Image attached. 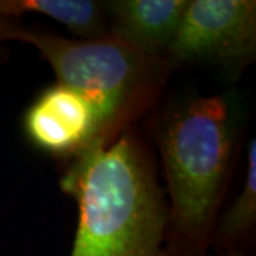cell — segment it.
Returning <instances> with one entry per match:
<instances>
[{"instance_id": "obj_7", "label": "cell", "mask_w": 256, "mask_h": 256, "mask_svg": "<svg viewBox=\"0 0 256 256\" xmlns=\"http://www.w3.org/2000/svg\"><path fill=\"white\" fill-rule=\"evenodd\" d=\"M42 14L62 23L84 40L111 34L106 3L92 0H0V16L18 20L23 14Z\"/></svg>"}, {"instance_id": "obj_10", "label": "cell", "mask_w": 256, "mask_h": 256, "mask_svg": "<svg viewBox=\"0 0 256 256\" xmlns=\"http://www.w3.org/2000/svg\"><path fill=\"white\" fill-rule=\"evenodd\" d=\"M218 256H249L246 252H240V250H225V252H220Z\"/></svg>"}, {"instance_id": "obj_2", "label": "cell", "mask_w": 256, "mask_h": 256, "mask_svg": "<svg viewBox=\"0 0 256 256\" xmlns=\"http://www.w3.org/2000/svg\"><path fill=\"white\" fill-rule=\"evenodd\" d=\"M240 110L236 97H191L164 112L156 141L168 188L166 249L206 256L236 164Z\"/></svg>"}, {"instance_id": "obj_9", "label": "cell", "mask_w": 256, "mask_h": 256, "mask_svg": "<svg viewBox=\"0 0 256 256\" xmlns=\"http://www.w3.org/2000/svg\"><path fill=\"white\" fill-rule=\"evenodd\" d=\"M24 28H26L23 24H20L18 20L0 16V56L4 50V43L20 42Z\"/></svg>"}, {"instance_id": "obj_4", "label": "cell", "mask_w": 256, "mask_h": 256, "mask_svg": "<svg viewBox=\"0 0 256 256\" xmlns=\"http://www.w3.org/2000/svg\"><path fill=\"white\" fill-rule=\"evenodd\" d=\"M255 54L256 2L191 0L165 58L172 70L201 64L236 77Z\"/></svg>"}, {"instance_id": "obj_8", "label": "cell", "mask_w": 256, "mask_h": 256, "mask_svg": "<svg viewBox=\"0 0 256 256\" xmlns=\"http://www.w3.org/2000/svg\"><path fill=\"white\" fill-rule=\"evenodd\" d=\"M256 225V144L249 141L244 186L214 228L210 248L218 252H246Z\"/></svg>"}, {"instance_id": "obj_3", "label": "cell", "mask_w": 256, "mask_h": 256, "mask_svg": "<svg viewBox=\"0 0 256 256\" xmlns=\"http://www.w3.org/2000/svg\"><path fill=\"white\" fill-rule=\"evenodd\" d=\"M20 42L34 46L57 82L82 96L94 110V146H107L154 108L172 67L118 37L73 40L24 28ZM92 146V148H94Z\"/></svg>"}, {"instance_id": "obj_6", "label": "cell", "mask_w": 256, "mask_h": 256, "mask_svg": "<svg viewBox=\"0 0 256 256\" xmlns=\"http://www.w3.org/2000/svg\"><path fill=\"white\" fill-rule=\"evenodd\" d=\"M186 3V0L106 2L111 34L146 54L165 58Z\"/></svg>"}, {"instance_id": "obj_5", "label": "cell", "mask_w": 256, "mask_h": 256, "mask_svg": "<svg viewBox=\"0 0 256 256\" xmlns=\"http://www.w3.org/2000/svg\"><path fill=\"white\" fill-rule=\"evenodd\" d=\"M23 128L38 150L70 162L94 146L97 118L82 96L56 82L28 106Z\"/></svg>"}, {"instance_id": "obj_1", "label": "cell", "mask_w": 256, "mask_h": 256, "mask_svg": "<svg viewBox=\"0 0 256 256\" xmlns=\"http://www.w3.org/2000/svg\"><path fill=\"white\" fill-rule=\"evenodd\" d=\"M60 186L78 210L70 256H171L168 200L152 151L134 128L72 160Z\"/></svg>"}]
</instances>
